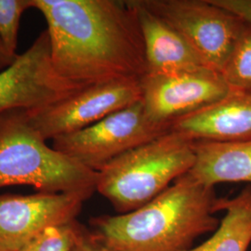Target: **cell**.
<instances>
[{"mask_svg":"<svg viewBox=\"0 0 251 251\" xmlns=\"http://www.w3.org/2000/svg\"><path fill=\"white\" fill-rule=\"evenodd\" d=\"M45 19L54 69L78 90L147 72L132 0H32Z\"/></svg>","mask_w":251,"mask_h":251,"instance_id":"obj_1","label":"cell"},{"mask_svg":"<svg viewBox=\"0 0 251 251\" xmlns=\"http://www.w3.org/2000/svg\"><path fill=\"white\" fill-rule=\"evenodd\" d=\"M217 198L213 187L187 173L131 212L91 218V232L113 251H187L219 227Z\"/></svg>","mask_w":251,"mask_h":251,"instance_id":"obj_2","label":"cell"},{"mask_svg":"<svg viewBox=\"0 0 251 251\" xmlns=\"http://www.w3.org/2000/svg\"><path fill=\"white\" fill-rule=\"evenodd\" d=\"M28 111L0 117V188L28 185L43 193L76 194L90 199L98 173L47 144Z\"/></svg>","mask_w":251,"mask_h":251,"instance_id":"obj_3","label":"cell"},{"mask_svg":"<svg viewBox=\"0 0 251 251\" xmlns=\"http://www.w3.org/2000/svg\"><path fill=\"white\" fill-rule=\"evenodd\" d=\"M195 161V142L170 130L106 164L97 172L96 192L117 214L128 213L187 174Z\"/></svg>","mask_w":251,"mask_h":251,"instance_id":"obj_4","label":"cell"},{"mask_svg":"<svg viewBox=\"0 0 251 251\" xmlns=\"http://www.w3.org/2000/svg\"><path fill=\"white\" fill-rule=\"evenodd\" d=\"M197 52L206 67L222 72L246 22L211 0H142Z\"/></svg>","mask_w":251,"mask_h":251,"instance_id":"obj_5","label":"cell"},{"mask_svg":"<svg viewBox=\"0 0 251 251\" xmlns=\"http://www.w3.org/2000/svg\"><path fill=\"white\" fill-rule=\"evenodd\" d=\"M171 126L151 120L140 100L86 128L55 138L51 146L98 172L117 156L169 132Z\"/></svg>","mask_w":251,"mask_h":251,"instance_id":"obj_6","label":"cell"},{"mask_svg":"<svg viewBox=\"0 0 251 251\" xmlns=\"http://www.w3.org/2000/svg\"><path fill=\"white\" fill-rule=\"evenodd\" d=\"M141 80L90 86L44 108L28 111L31 124L46 141L70 134L142 100Z\"/></svg>","mask_w":251,"mask_h":251,"instance_id":"obj_7","label":"cell"},{"mask_svg":"<svg viewBox=\"0 0 251 251\" xmlns=\"http://www.w3.org/2000/svg\"><path fill=\"white\" fill-rule=\"evenodd\" d=\"M54 69L48 31L0 72V117L11 110H38L79 91Z\"/></svg>","mask_w":251,"mask_h":251,"instance_id":"obj_8","label":"cell"},{"mask_svg":"<svg viewBox=\"0 0 251 251\" xmlns=\"http://www.w3.org/2000/svg\"><path fill=\"white\" fill-rule=\"evenodd\" d=\"M140 83L141 102L146 116L155 123L167 125L230 92L222 75L206 67L171 74H145Z\"/></svg>","mask_w":251,"mask_h":251,"instance_id":"obj_9","label":"cell"},{"mask_svg":"<svg viewBox=\"0 0 251 251\" xmlns=\"http://www.w3.org/2000/svg\"><path fill=\"white\" fill-rule=\"evenodd\" d=\"M87 200L66 193L0 195V251H19L47 228L76 220Z\"/></svg>","mask_w":251,"mask_h":251,"instance_id":"obj_10","label":"cell"},{"mask_svg":"<svg viewBox=\"0 0 251 251\" xmlns=\"http://www.w3.org/2000/svg\"><path fill=\"white\" fill-rule=\"evenodd\" d=\"M171 130L194 142L251 141V93L230 90L215 102L175 119Z\"/></svg>","mask_w":251,"mask_h":251,"instance_id":"obj_11","label":"cell"},{"mask_svg":"<svg viewBox=\"0 0 251 251\" xmlns=\"http://www.w3.org/2000/svg\"><path fill=\"white\" fill-rule=\"evenodd\" d=\"M132 3L144 39L146 74H171L206 67L183 37L147 9L142 0H132Z\"/></svg>","mask_w":251,"mask_h":251,"instance_id":"obj_12","label":"cell"},{"mask_svg":"<svg viewBox=\"0 0 251 251\" xmlns=\"http://www.w3.org/2000/svg\"><path fill=\"white\" fill-rule=\"evenodd\" d=\"M196 161L188 174L208 187L224 182L251 185V140L240 143L195 142Z\"/></svg>","mask_w":251,"mask_h":251,"instance_id":"obj_13","label":"cell"},{"mask_svg":"<svg viewBox=\"0 0 251 251\" xmlns=\"http://www.w3.org/2000/svg\"><path fill=\"white\" fill-rule=\"evenodd\" d=\"M215 211H225L214 234L187 251H248L251 244V185L233 198H217Z\"/></svg>","mask_w":251,"mask_h":251,"instance_id":"obj_14","label":"cell"},{"mask_svg":"<svg viewBox=\"0 0 251 251\" xmlns=\"http://www.w3.org/2000/svg\"><path fill=\"white\" fill-rule=\"evenodd\" d=\"M221 75L232 91L251 93V25L246 23Z\"/></svg>","mask_w":251,"mask_h":251,"instance_id":"obj_15","label":"cell"},{"mask_svg":"<svg viewBox=\"0 0 251 251\" xmlns=\"http://www.w3.org/2000/svg\"><path fill=\"white\" fill-rule=\"evenodd\" d=\"M82 227L77 219L49 227L19 251H72Z\"/></svg>","mask_w":251,"mask_h":251,"instance_id":"obj_16","label":"cell"},{"mask_svg":"<svg viewBox=\"0 0 251 251\" xmlns=\"http://www.w3.org/2000/svg\"><path fill=\"white\" fill-rule=\"evenodd\" d=\"M29 9H33L32 0H0V38L13 55H18L20 24Z\"/></svg>","mask_w":251,"mask_h":251,"instance_id":"obj_17","label":"cell"},{"mask_svg":"<svg viewBox=\"0 0 251 251\" xmlns=\"http://www.w3.org/2000/svg\"><path fill=\"white\" fill-rule=\"evenodd\" d=\"M72 251H113L97 239L89 228L83 225Z\"/></svg>","mask_w":251,"mask_h":251,"instance_id":"obj_18","label":"cell"},{"mask_svg":"<svg viewBox=\"0 0 251 251\" xmlns=\"http://www.w3.org/2000/svg\"><path fill=\"white\" fill-rule=\"evenodd\" d=\"M214 4L227 9L246 23L251 25V0H211Z\"/></svg>","mask_w":251,"mask_h":251,"instance_id":"obj_19","label":"cell"},{"mask_svg":"<svg viewBox=\"0 0 251 251\" xmlns=\"http://www.w3.org/2000/svg\"><path fill=\"white\" fill-rule=\"evenodd\" d=\"M19 55V54H18ZM18 55L10 53L7 48L3 44L0 38V72L7 69L12 63H14Z\"/></svg>","mask_w":251,"mask_h":251,"instance_id":"obj_20","label":"cell"}]
</instances>
